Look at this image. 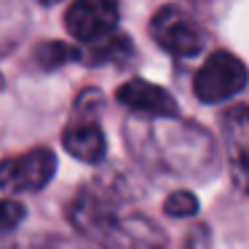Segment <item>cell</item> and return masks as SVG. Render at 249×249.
Returning a JSON list of instances; mask_svg holds the SVG:
<instances>
[{
	"mask_svg": "<svg viewBox=\"0 0 249 249\" xmlns=\"http://www.w3.org/2000/svg\"><path fill=\"white\" fill-rule=\"evenodd\" d=\"M72 228L102 249H166V231L105 185L83 188L67 206Z\"/></svg>",
	"mask_w": 249,
	"mask_h": 249,
	"instance_id": "obj_1",
	"label": "cell"
},
{
	"mask_svg": "<svg viewBox=\"0 0 249 249\" xmlns=\"http://www.w3.org/2000/svg\"><path fill=\"white\" fill-rule=\"evenodd\" d=\"M249 83V70L236 54L231 51H214L206 56L193 78V94L204 105H217L236 97Z\"/></svg>",
	"mask_w": 249,
	"mask_h": 249,
	"instance_id": "obj_2",
	"label": "cell"
},
{
	"mask_svg": "<svg viewBox=\"0 0 249 249\" xmlns=\"http://www.w3.org/2000/svg\"><path fill=\"white\" fill-rule=\"evenodd\" d=\"M150 38L156 40L158 49H163L166 54L179 56V59H190V56H198L204 49V30L198 27L193 17H190L185 8L174 6H161L150 19Z\"/></svg>",
	"mask_w": 249,
	"mask_h": 249,
	"instance_id": "obj_3",
	"label": "cell"
},
{
	"mask_svg": "<svg viewBox=\"0 0 249 249\" xmlns=\"http://www.w3.org/2000/svg\"><path fill=\"white\" fill-rule=\"evenodd\" d=\"M56 156L49 147H33L22 156L0 161V190L6 193H38L54 179Z\"/></svg>",
	"mask_w": 249,
	"mask_h": 249,
	"instance_id": "obj_4",
	"label": "cell"
},
{
	"mask_svg": "<svg viewBox=\"0 0 249 249\" xmlns=\"http://www.w3.org/2000/svg\"><path fill=\"white\" fill-rule=\"evenodd\" d=\"M118 0H72L65 11V27L78 43H94L118 30Z\"/></svg>",
	"mask_w": 249,
	"mask_h": 249,
	"instance_id": "obj_5",
	"label": "cell"
},
{
	"mask_svg": "<svg viewBox=\"0 0 249 249\" xmlns=\"http://www.w3.org/2000/svg\"><path fill=\"white\" fill-rule=\"evenodd\" d=\"M115 99L124 107H129L131 113L147 115V118H177L179 115L177 99L163 86H156V83L145 81V78H131V81H126L115 91Z\"/></svg>",
	"mask_w": 249,
	"mask_h": 249,
	"instance_id": "obj_6",
	"label": "cell"
},
{
	"mask_svg": "<svg viewBox=\"0 0 249 249\" xmlns=\"http://www.w3.org/2000/svg\"><path fill=\"white\" fill-rule=\"evenodd\" d=\"M222 134L233 177L249 190V105H236L222 115Z\"/></svg>",
	"mask_w": 249,
	"mask_h": 249,
	"instance_id": "obj_7",
	"label": "cell"
},
{
	"mask_svg": "<svg viewBox=\"0 0 249 249\" xmlns=\"http://www.w3.org/2000/svg\"><path fill=\"white\" fill-rule=\"evenodd\" d=\"M62 145L72 158L83 163H99L107 153V140L105 131L99 129V124L89 115H81L78 121H72L65 131H62Z\"/></svg>",
	"mask_w": 249,
	"mask_h": 249,
	"instance_id": "obj_8",
	"label": "cell"
},
{
	"mask_svg": "<svg viewBox=\"0 0 249 249\" xmlns=\"http://www.w3.org/2000/svg\"><path fill=\"white\" fill-rule=\"evenodd\" d=\"M131 54H134L131 38L118 33V30L81 49V59L89 62V65H124Z\"/></svg>",
	"mask_w": 249,
	"mask_h": 249,
	"instance_id": "obj_9",
	"label": "cell"
},
{
	"mask_svg": "<svg viewBox=\"0 0 249 249\" xmlns=\"http://www.w3.org/2000/svg\"><path fill=\"white\" fill-rule=\"evenodd\" d=\"M78 59H81V49L72 43H62V40H46L33 51V62L40 70H56V67Z\"/></svg>",
	"mask_w": 249,
	"mask_h": 249,
	"instance_id": "obj_10",
	"label": "cell"
},
{
	"mask_svg": "<svg viewBox=\"0 0 249 249\" xmlns=\"http://www.w3.org/2000/svg\"><path fill=\"white\" fill-rule=\"evenodd\" d=\"M163 212L174 220H182V217H193L198 214V198H196L190 190H174L166 201H163Z\"/></svg>",
	"mask_w": 249,
	"mask_h": 249,
	"instance_id": "obj_11",
	"label": "cell"
},
{
	"mask_svg": "<svg viewBox=\"0 0 249 249\" xmlns=\"http://www.w3.org/2000/svg\"><path fill=\"white\" fill-rule=\"evenodd\" d=\"M27 217V209H24L19 201L14 198H0V238L8 236L19 222Z\"/></svg>",
	"mask_w": 249,
	"mask_h": 249,
	"instance_id": "obj_12",
	"label": "cell"
},
{
	"mask_svg": "<svg viewBox=\"0 0 249 249\" xmlns=\"http://www.w3.org/2000/svg\"><path fill=\"white\" fill-rule=\"evenodd\" d=\"M8 249H54V247H49V244H35V241H27V244H14V247H8Z\"/></svg>",
	"mask_w": 249,
	"mask_h": 249,
	"instance_id": "obj_13",
	"label": "cell"
},
{
	"mask_svg": "<svg viewBox=\"0 0 249 249\" xmlns=\"http://www.w3.org/2000/svg\"><path fill=\"white\" fill-rule=\"evenodd\" d=\"M35 3H40V6H54V3H59V0H35Z\"/></svg>",
	"mask_w": 249,
	"mask_h": 249,
	"instance_id": "obj_14",
	"label": "cell"
},
{
	"mask_svg": "<svg viewBox=\"0 0 249 249\" xmlns=\"http://www.w3.org/2000/svg\"><path fill=\"white\" fill-rule=\"evenodd\" d=\"M3 86H6V81H3V75H0V91H3Z\"/></svg>",
	"mask_w": 249,
	"mask_h": 249,
	"instance_id": "obj_15",
	"label": "cell"
}]
</instances>
